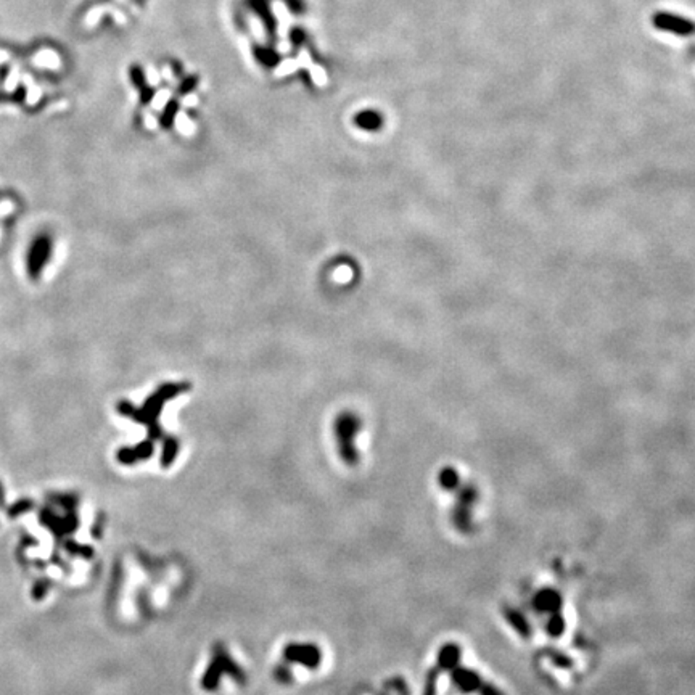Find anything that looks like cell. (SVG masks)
Listing matches in <instances>:
<instances>
[{
    "instance_id": "obj_5",
    "label": "cell",
    "mask_w": 695,
    "mask_h": 695,
    "mask_svg": "<svg viewBox=\"0 0 695 695\" xmlns=\"http://www.w3.org/2000/svg\"><path fill=\"white\" fill-rule=\"evenodd\" d=\"M356 123H357L359 128H362L364 131H377L378 128H380L382 119H380V116L377 115V113L365 111V113H361V115H357Z\"/></svg>"
},
{
    "instance_id": "obj_2",
    "label": "cell",
    "mask_w": 695,
    "mask_h": 695,
    "mask_svg": "<svg viewBox=\"0 0 695 695\" xmlns=\"http://www.w3.org/2000/svg\"><path fill=\"white\" fill-rule=\"evenodd\" d=\"M361 430V420L352 412H343L335 420V433L338 440L340 456L346 464L355 465L357 462V452L355 447V437Z\"/></svg>"
},
{
    "instance_id": "obj_3",
    "label": "cell",
    "mask_w": 695,
    "mask_h": 695,
    "mask_svg": "<svg viewBox=\"0 0 695 695\" xmlns=\"http://www.w3.org/2000/svg\"><path fill=\"white\" fill-rule=\"evenodd\" d=\"M235 669H238V668L233 665V661H230L229 655L224 652V649L216 647V654H214V660L210 666V671H208L203 678V687H206V689L216 687L218 679L224 673H233L237 676V678H240V674L235 671Z\"/></svg>"
},
{
    "instance_id": "obj_1",
    "label": "cell",
    "mask_w": 695,
    "mask_h": 695,
    "mask_svg": "<svg viewBox=\"0 0 695 695\" xmlns=\"http://www.w3.org/2000/svg\"><path fill=\"white\" fill-rule=\"evenodd\" d=\"M187 390H188L187 383H182V385L181 383H164V385H161L160 390H158L155 395H151L148 397V401L145 402V406L141 412H136L134 407L129 406V404H123L124 414H129V415L134 417V419L147 423L148 428H150V437L151 438H160L161 430H160V427H158L156 419L161 412L164 402L169 401L171 397L184 393V391H187Z\"/></svg>"
},
{
    "instance_id": "obj_4",
    "label": "cell",
    "mask_w": 695,
    "mask_h": 695,
    "mask_svg": "<svg viewBox=\"0 0 695 695\" xmlns=\"http://www.w3.org/2000/svg\"><path fill=\"white\" fill-rule=\"evenodd\" d=\"M285 655L288 660L298 661L306 666H318L320 661V654L318 647L314 646H288L285 650Z\"/></svg>"
}]
</instances>
